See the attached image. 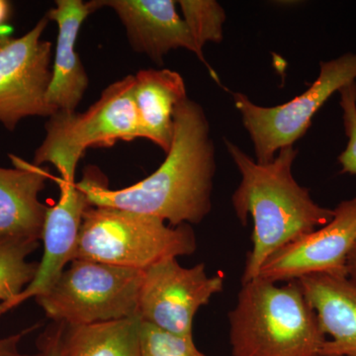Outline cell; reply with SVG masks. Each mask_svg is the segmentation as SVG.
<instances>
[{"label": "cell", "instance_id": "8fae6325", "mask_svg": "<svg viewBox=\"0 0 356 356\" xmlns=\"http://www.w3.org/2000/svg\"><path fill=\"white\" fill-rule=\"evenodd\" d=\"M96 10L109 7L121 20L135 51L147 56L156 65L170 51L185 49L207 67L211 76L220 84L217 72L210 67L194 43L184 18L173 0H92Z\"/></svg>", "mask_w": 356, "mask_h": 356}, {"label": "cell", "instance_id": "8992f818", "mask_svg": "<svg viewBox=\"0 0 356 356\" xmlns=\"http://www.w3.org/2000/svg\"><path fill=\"white\" fill-rule=\"evenodd\" d=\"M144 270L74 259L36 302L57 324L86 325L138 318Z\"/></svg>", "mask_w": 356, "mask_h": 356}, {"label": "cell", "instance_id": "e0dca14e", "mask_svg": "<svg viewBox=\"0 0 356 356\" xmlns=\"http://www.w3.org/2000/svg\"><path fill=\"white\" fill-rule=\"evenodd\" d=\"M139 318L100 324H63L60 356H142Z\"/></svg>", "mask_w": 356, "mask_h": 356}, {"label": "cell", "instance_id": "9c48e42d", "mask_svg": "<svg viewBox=\"0 0 356 356\" xmlns=\"http://www.w3.org/2000/svg\"><path fill=\"white\" fill-rule=\"evenodd\" d=\"M47 16L19 38H0V123L15 130L27 117L53 116L47 103L51 79V43L42 40Z\"/></svg>", "mask_w": 356, "mask_h": 356}, {"label": "cell", "instance_id": "2e32d148", "mask_svg": "<svg viewBox=\"0 0 356 356\" xmlns=\"http://www.w3.org/2000/svg\"><path fill=\"white\" fill-rule=\"evenodd\" d=\"M133 97L140 138L168 154L173 139V114L188 97L184 77L172 70H140L135 74Z\"/></svg>", "mask_w": 356, "mask_h": 356}, {"label": "cell", "instance_id": "9a60e30c", "mask_svg": "<svg viewBox=\"0 0 356 356\" xmlns=\"http://www.w3.org/2000/svg\"><path fill=\"white\" fill-rule=\"evenodd\" d=\"M14 168H0V236L41 241L49 206L39 200L49 173L11 156Z\"/></svg>", "mask_w": 356, "mask_h": 356}, {"label": "cell", "instance_id": "277c9868", "mask_svg": "<svg viewBox=\"0 0 356 356\" xmlns=\"http://www.w3.org/2000/svg\"><path fill=\"white\" fill-rule=\"evenodd\" d=\"M196 248L191 225L173 227L158 217L89 206L74 259L145 270L163 259L192 254Z\"/></svg>", "mask_w": 356, "mask_h": 356}, {"label": "cell", "instance_id": "44dd1931", "mask_svg": "<svg viewBox=\"0 0 356 356\" xmlns=\"http://www.w3.org/2000/svg\"><path fill=\"white\" fill-rule=\"evenodd\" d=\"M343 110L344 130L348 137L346 149L339 154L341 172L356 175V81L343 86L339 91Z\"/></svg>", "mask_w": 356, "mask_h": 356}, {"label": "cell", "instance_id": "7c38bea8", "mask_svg": "<svg viewBox=\"0 0 356 356\" xmlns=\"http://www.w3.org/2000/svg\"><path fill=\"white\" fill-rule=\"evenodd\" d=\"M60 194L57 204L48 207L42 238L44 254L30 284L15 298L0 303V317L27 300L41 296L55 284L65 267L76 259L79 231L88 197L76 184L58 179Z\"/></svg>", "mask_w": 356, "mask_h": 356}, {"label": "cell", "instance_id": "cb8c5ba5", "mask_svg": "<svg viewBox=\"0 0 356 356\" xmlns=\"http://www.w3.org/2000/svg\"><path fill=\"white\" fill-rule=\"evenodd\" d=\"M346 275L356 283V243L346 259Z\"/></svg>", "mask_w": 356, "mask_h": 356}, {"label": "cell", "instance_id": "6da1fadb", "mask_svg": "<svg viewBox=\"0 0 356 356\" xmlns=\"http://www.w3.org/2000/svg\"><path fill=\"white\" fill-rule=\"evenodd\" d=\"M210 131L203 107L187 97L175 108L172 147L156 172L115 191L91 168L76 185L93 207L158 217L173 227L199 224L212 209L216 149Z\"/></svg>", "mask_w": 356, "mask_h": 356}, {"label": "cell", "instance_id": "d4e9b609", "mask_svg": "<svg viewBox=\"0 0 356 356\" xmlns=\"http://www.w3.org/2000/svg\"><path fill=\"white\" fill-rule=\"evenodd\" d=\"M11 15V4L6 0H0V28L4 26Z\"/></svg>", "mask_w": 356, "mask_h": 356}, {"label": "cell", "instance_id": "3957f363", "mask_svg": "<svg viewBox=\"0 0 356 356\" xmlns=\"http://www.w3.org/2000/svg\"><path fill=\"white\" fill-rule=\"evenodd\" d=\"M233 356H321L325 336L296 280L243 283L229 313Z\"/></svg>", "mask_w": 356, "mask_h": 356}, {"label": "cell", "instance_id": "30bf717a", "mask_svg": "<svg viewBox=\"0 0 356 356\" xmlns=\"http://www.w3.org/2000/svg\"><path fill=\"white\" fill-rule=\"evenodd\" d=\"M355 243L356 197L339 203L325 226L274 252L257 278L278 283L313 274L346 275V259Z\"/></svg>", "mask_w": 356, "mask_h": 356}, {"label": "cell", "instance_id": "7402d4cb", "mask_svg": "<svg viewBox=\"0 0 356 356\" xmlns=\"http://www.w3.org/2000/svg\"><path fill=\"white\" fill-rule=\"evenodd\" d=\"M63 324L55 325L44 332L39 339V351L43 356H60Z\"/></svg>", "mask_w": 356, "mask_h": 356}, {"label": "cell", "instance_id": "d6986e66", "mask_svg": "<svg viewBox=\"0 0 356 356\" xmlns=\"http://www.w3.org/2000/svg\"><path fill=\"white\" fill-rule=\"evenodd\" d=\"M182 18L201 53L207 43H221L224 39L226 13L216 0H180Z\"/></svg>", "mask_w": 356, "mask_h": 356}, {"label": "cell", "instance_id": "ba28073f", "mask_svg": "<svg viewBox=\"0 0 356 356\" xmlns=\"http://www.w3.org/2000/svg\"><path fill=\"white\" fill-rule=\"evenodd\" d=\"M224 289L222 276L208 275L203 264L184 267L163 259L144 270L138 318L178 336L193 337V320L201 307Z\"/></svg>", "mask_w": 356, "mask_h": 356}, {"label": "cell", "instance_id": "5bb4252c", "mask_svg": "<svg viewBox=\"0 0 356 356\" xmlns=\"http://www.w3.org/2000/svg\"><path fill=\"white\" fill-rule=\"evenodd\" d=\"M296 281L325 336L321 356H356V283L329 273Z\"/></svg>", "mask_w": 356, "mask_h": 356}, {"label": "cell", "instance_id": "ac0fdd59", "mask_svg": "<svg viewBox=\"0 0 356 356\" xmlns=\"http://www.w3.org/2000/svg\"><path fill=\"white\" fill-rule=\"evenodd\" d=\"M38 247L32 238L0 236V303L15 298L35 277L38 264L27 257Z\"/></svg>", "mask_w": 356, "mask_h": 356}, {"label": "cell", "instance_id": "7a4b0ae2", "mask_svg": "<svg viewBox=\"0 0 356 356\" xmlns=\"http://www.w3.org/2000/svg\"><path fill=\"white\" fill-rule=\"evenodd\" d=\"M224 142L242 175L232 196L236 216L243 226L250 217L254 222L245 283L257 278L274 252L331 221L334 209L316 203L310 191L295 179L292 168L298 149L294 146L281 149L270 163H259L229 139Z\"/></svg>", "mask_w": 356, "mask_h": 356}, {"label": "cell", "instance_id": "ffe728a7", "mask_svg": "<svg viewBox=\"0 0 356 356\" xmlns=\"http://www.w3.org/2000/svg\"><path fill=\"white\" fill-rule=\"evenodd\" d=\"M139 339L142 356H207L196 348L193 337L178 336L140 320Z\"/></svg>", "mask_w": 356, "mask_h": 356}, {"label": "cell", "instance_id": "4fadbf2b", "mask_svg": "<svg viewBox=\"0 0 356 356\" xmlns=\"http://www.w3.org/2000/svg\"><path fill=\"white\" fill-rule=\"evenodd\" d=\"M96 9L91 1L57 0L56 7L46 14L58 25L55 60L47 103L57 112H74L88 88V76L76 51L79 30Z\"/></svg>", "mask_w": 356, "mask_h": 356}, {"label": "cell", "instance_id": "5b68a950", "mask_svg": "<svg viewBox=\"0 0 356 356\" xmlns=\"http://www.w3.org/2000/svg\"><path fill=\"white\" fill-rule=\"evenodd\" d=\"M134 84L135 76L129 74L107 86L88 111L57 112L51 116L43 143L35 153L34 165L51 163L60 179L76 184L77 165L86 149L139 139Z\"/></svg>", "mask_w": 356, "mask_h": 356}, {"label": "cell", "instance_id": "52a82bcc", "mask_svg": "<svg viewBox=\"0 0 356 356\" xmlns=\"http://www.w3.org/2000/svg\"><path fill=\"white\" fill-rule=\"evenodd\" d=\"M356 81V53L320 63V72L302 95L277 106H259L242 92H232L243 127L254 145L255 161H273L285 147L294 146L310 128L314 116L332 95Z\"/></svg>", "mask_w": 356, "mask_h": 356}, {"label": "cell", "instance_id": "603a6c76", "mask_svg": "<svg viewBox=\"0 0 356 356\" xmlns=\"http://www.w3.org/2000/svg\"><path fill=\"white\" fill-rule=\"evenodd\" d=\"M32 330H24L18 334L0 339V356H43L40 351L37 355H26V353H21L19 350V344L23 337Z\"/></svg>", "mask_w": 356, "mask_h": 356}]
</instances>
